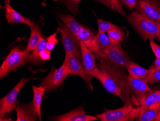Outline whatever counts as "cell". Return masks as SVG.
Segmentation results:
<instances>
[{
  "label": "cell",
  "mask_w": 160,
  "mask_h": 121,
  "mask_svg": "<svg viewBox=\"0 0 160 121\" xmlns=\"http://www.w3.org/2000/svg\"><path fill=\"white\" fill-rule=\"evenodd\" d=\"M109 39L111 41V44H120V42L123 41V37L124 34L123 33L121 28L118 29L112 30L107 32Z\"/></svg>",
  "instance_id": "cell-26"
},
{
  "label": "cell",
  "mask_w": 160,
  "mask_h": 121,
  "mask_svg": "<svg viewBox=\"0 0 160 121\" xmlns=\"http://www.w3.org/2000/svg\"><path fill=\"white\" fill-rule=\"evenodd\" d=\"M82 0H63L65 5L68 9L74 14H76L79 11V3Z\"/></svg>",
  "instance_id": "cell-29"
},
{
  "label": "cell",
  "mask_w": 160,
  "mask_h": 121,
  "mask_svg": "<svg viewBox=\"0 0 160 121\" xmlns=\"http://www.w3.org/2000/svg\"><path fill=\"white\" fill-rule=\"evenodd\" d=\"M69 75L67 68L64 63L58 69H56L53 66L50 73L42 81L41 86L44 87L45 91H52L62 85Z\"/></svg>",
  "instance_id": "cell-7"
},
{
  "label": "cell",
  "mask_w": 160,
  "mask_h": 121,
  "mask_svg": "<svg viewBox=\"0 0 160 121\" xmlns=\"http://www.w3.org/2000/svg\"><path fill=\"white\" fill-rule=\"evenodd\" d=\"M154 121H160V111L154 119Z\"/></svg>",
  "instance_id": "cell-36"
},
{
  "label": "cell",
  "mask_w": 160,
  "mask_h": 121,
  "mask_svg": "<svg viewBox=\"0 0 160 121\" xmlns=\"http://www.w3.org/2000/svg\"><path fill=\"white\" fill-rule=\"evenodd\" d=\"M63 63L66 66L69 74L79 76L86 82L90 88L93 90V87L89 82L86 73L84 72L83 67L79 59L70 53H65V58Z\"/></svg>",
  "instance_id": "cell-10"
},
{
  "label": "cell",
  "mask_w": 160,
  "mask_h": 121,
  "mask_svg": "<svg viewBox=\"0 0 160 121\" xmlns=\"http://www.w3.org/2000/svg\"><path fill=\"white\" fill-rule=\"evenodd\" d=\"M150 46L156 58L160 57V47L153 40H150Z\"/></svg>",
  "instance_id": "cell-32"
},
{
  "label": "cell",
  "mask_w": 160,
  "mask_h": 121,
  "mask_svg": "<svg viewBox=\"0 0 160 121\" xmlns=\"http://www.w3.org/2000/svg\"><path fill=\"white\" fill-rule=\"evenodd\" d=\"M126 68L129 76L138 79H144L147 76L149 72V69L144 68L130 60L127 65Z\"/></svg>",
  "instance_id": "cell-17"
},
{
  "label": "cell",
  "mask_w": 160,
  "mask_h": 121,
  "mask_svg": "<svg viewBox=\"0 0 160 121\" xmlns=\"http://www.w3.org/2000/svg\"><path fill=\"white\" fill-rule=\"evenodd\" d=\"M95 35L89 28L83 27L77 36L80 42H82L87 47L92 51V45Z\"/></svg>",
  "instance_id": "cell-21"
},
{
  "label": "cell",
  "mask_w": 160,
  "mask_h": 121,
  "mask_svg": "<svg viewBox=\"0 0 160 121\" xmlns=\"http://www.w3.org/2000/svg\"><path fill=\"white\" fill-rule=\"evenodd\" d=\"M83 106L63 115L55 116L54 121H93L99 120L97 117L86 115Z\"/></svg>",
  "instance_id": "cell-13"
},
{
  "label": "cell",
  "mask_w": 160,
  "mask_h": 121,
  "mask_svg": "<svg viewBox=\"0 0 160 121\" xmlns=\"http://www.w3.org/2000/svg\"><path fill=\"white\" fill-rule=\"evenodd\" d=\"M59 32H60V30L58 27L57 28L56 32L49 36L47 39V49H48L50 51L52 50L54 48L56 44L59 43V41L56 38L57 35L58 33H59Z\"/></svg>",
  "instance_id": "cell-30"
},
{
  "label": "cell",
  "mask_w": 160,
  "mask_h": 121,
  "mask_svg": "<svg viewBox=\"0 0 160 121\" xmlns=\"http://www.w3.org/2000/svg\"><path fill=\"white\" fill-rule=\"evenodd\" d=\"M159 90H152L146 92L139 101L140 108H145L150 107L155 102Z\"/></svg>",
  "instance_id": "cell-23"
},
{
  "label": "cell",
  "mask_w": 160,
  "mask_h": 121,
  "mask_svg": "<svg viewBox=\"0 0 160 121\" xmlns=\"http://www.w3.org/2000/svg\"><path fill=\"white\" fill-rule=\"evenodd\" d=\"M31 78H22L7 95L0 100V120L5 121V117L17 108V98L21 89Z\"/></svg>",
  "instance_id": "cell-4"
},
{
  "label": "cell",
  "mask_w": 160,
  "mask_h": 121,
  "mask_svg": "<svg viewBox=\"0 0 160 121\" xmlns=\"http://www.w3.org/2000/svg\"><path fill=\"white\" fill-rule=\"evenodd\" d=\"M55 1H59V0H54Z\"/></svg>",
  "instance_id": "cell-38"
},
{
  "label": "cell",
  "mask_w": 160,
  "mask_h": 121,
  "mask_svg": "<svg viewBox=\"0 0 160 121\" xmlns=\"http://www.w3.org/2000/svg\"><path fill=\"white\" fill-rule=\"evenodd\" d=\"M59 28L65 53H70L79 60H82L81 47L77 38L64 24L60 23Z\"/></svg>",
  "instance_id": "cell-5"
},
{
  "label": "cell",
  "mask_w": 160,
  "mask_h": 121,
  "mask_svg": "<svg viewBox=\"0 0 160 121\" xmlns=\"http://www.w3.org/2000/svg\"><path fill=\"white\" fill-rule=\"evenodd\" d=\"M138 5V12L160 24V0H139Z\"/></svg>",
  "instance_id": "cell-9"
},
{
  "label": "cell",
  "mask_w": 160,
  "mask_h": 121,
  "mask_svg": "<svg viewBox=\"0 0 160 121\" xmlns=\"http://www.w3.org/2000/svg\"><path fill=\"white\" fill-rule=\"evenodd\" d=\"M98 32L106 33L112 30L118 29L120 28V27L114 25L111 22L101 19H98Z\"/></svg>",
  "instance_id": "cell-27"
},
{
  "label": "cell",
  "mask_w": 160,
  "mask_h": 121,
  "mask_svg": "<svg viewBox=\"0 0 160 121\" xmlns=\"http://www.w3.org/2000/svg\"><path fill=\"white\" fill-rule=\"evenodd\" d=\"M5 1H8V0H5Z\"/></svg>",
  "instance_id": "cell-39"
},
{
  "label": "cell",
  "mask_w": 160,
  "mask_h": 121,
  "mask_svg": "<svg viewBox=\"0 0 160 121\" xmlns=\"http://www.w3.org/2000/svg\"><path fill=\"white\" fill-rule=\"evenodd\" d=\"M144 79L148 84H154L160 82V69L155 68L149 69V73Z\"/></svg>",
  "instance_id": "cell-28"
},
{
  "label": "cell",
  "mask_w": 160,
  "mask_h": 121,
  "mask_svg": "<svg viewBox=\"0 0 160 121\" xmlns=\"http://www.w3.org/2000/svg\"><path fill=\"white\" fill-rule=\"evenodd\" d=\"M99 2L106 5L108 8L118 13L123 16L126 15V13L123 8L119 0H97Z\"/></svg>",
  "instance_id": "cell-25"
},
{
  "label": "cell",
  "mask_w": 160,
  "mask_h": 121,
  "mask_svg": "<svg viewBox=\"0 0 160 121\" xmlns=\"http://www.w3.org/2000/svg\"><path fill=\"white\" fill-rule=\"evenodd\" d=\"M60 19L71 32L77 37V35L82 30L83 26L77 22L75 19L71 15H61Z\"/></svg>",
  "instance_id": "cell-18"
},
{
  "label": "cell",
  "mask_w": 160,
  "mask_h": 121,
  "mask_svg": "<svg viewBox=\"0 0 160 121\" xmlns=\"http://www.w3.org/2000/svg\"><path fill=\"white\" fill-rule=\"evenodd\" d=\"M80 44L81 47L82 67L86 73L89 82L91 84L92 78L93 77L92 73L95 69L98 67L96 64V56L83 43L80 42Z\"/></svg>",
  "instance_id": "cell-12"
},
{
  "label": "cell",
  "mask_w": 160,
  "mask_h": 121,
  "mask_svg": "<svg viewBox=\"0 0 160 121\" xmlns=\"http://www.w3.org/2000/svg\"><path fill=\"white\" fill-rule=\"evenodd\" d=\"M130 59L121 47V44H112L107 56L102 58L100 63L109 66L112 65L116 68H123L126 67Z\"/></svg>",
  "instance_id": "cell-6"
},
{
  "label": "cell",
  "mask_w": 160,
  "mask_h": 121,
  "mask_svg": "<svg viewBox=\"0 0 160 121\" xmlns=\"http://www.w3.org/2000/svg\"><path fill=\"white\" fill-rule=\"evenodd\" d=\"M128 19L144 41L158 38L160 34V24L146 18L138 11H133Z\"/></svg>",
  "instance_id": "cell-1"
},
{
  "label": "cell",
  "mask_w": 160,
  "mask_h": 121,
  "mask_svg": "<svg viewBox=\"0 0 160 121\" xmlns=\"http://www.w3.org/2000/svg\"><path fill=\"white\" fill-rule=\"evenodd\" d=\"M33 94H34V98H33V103L34 108L36 110V113L39 118L40 121H42L41 114V105L42 102V96L45 91V89L43 86H40L39 87L32 85Z\"/></svg>",
  "instance_id": "cell-20"
},
{
  "label": "cell",
  "mask_w": 160,
  "mask_h": 121,
  "mask_svg": "<svg viewBox=\"0 0 160 121\" xmlns=\"http://www.w3.org/2000/svg\"><path fill=\"white\" fill-rule=\"evenodd\" d=\"M112 46L108 35L105 33L98 32L93 40L92 52L96 58L102 59L107 56Z\"/></svg>",
  "instance_id": "cell-11"
},
{
  "label": "cell",
  "mask_w": 160,
  "mask_h": 121,
  "mask_svg": "<svg viewBox=\"0 0 160 121\" xmlns=\"http://www.w3.org/2000/svg\"><path fill=\"white\" fill-rule=\"evenodd\" d=\"M160 111V108L154 109H151L150 107L140 108V113L136 120L139 121H154Z\"/></svg>",
  "instance_id": "cell-24"
},
{
  "label": "cell",
  "mask_w": 160,
  "mask_h": 121,
  "mask_svg": "<svg viewBox=\"0 0 160 121\" xmlns=\"http://www.w3.org/2000/svg\"><path fill=\"white\" fill-rule=\"evenodd\" d=\"M46 49H47V41L42 37L36 48L29 55V62L34 64H38L40 62L41 59L39 57V54L42 51Z\"/></svg>",
  "instance_id": "cell-22"
},
{
  "label": "cell",
  "mask_w": 160,
  "mask_h": 121,
  "mask_svg": "<svg viewBox=\"0 0 160 121\" xmlns=\"http://www.w3.org/2000/svg\"><path fill=\"white\" fill-rule=\"evenodd\" d=\"M50 55L51 53L50 51L48 49L45 50L44 51H42L39 54V57L42 61H45V60H48L50 59Z\"/></svg>",
  "instance_id": "cell-33"
},
{
  "label": "cell",
  "mask_w": 160,
  "mask_h": 121,
  "mask_svg": "<svg viewBox=\"0 0 160 121\" xmlns=\"http://www.w3.org/2000/svg\"><path fill=\"white\" fill-rule=\"evenodd\" d=\"M127 80L129 87L133 91L139 102L146 92L152 90L144 78L138 79L128 75L127 77Z\"/></svg>",
  "instance_id": "cell-15"
},
{
  "label": "cell",
  "mask_w": 160,
  "mask_h": 121,
  "mask_svg": "<svg viewBox=\"0 0 160 121\" xmlns=\"http://www.w3.org/2000/svg\"><path fill=\"white\" fill-rule=\"evenodd\" d=\"M150 108H151V109H154L160 108V91H159V93H158V95H157L156 102L152 105L150 107Z\"/></svg>",
  "instance_id": "cell-34"
},
{
  "label": "cell",
  "mask_w": 160,
  "mask_h": 121,
  "mask_svg": "<svg viewBox=\"0 0 160 121\" xmlns=\"http://www.w3.org/2000/svg\"><path fill=\"white\" fill-rule=\"evenodd\" d=\"M157 39H158V40L160 41V34H159V36H158V38Z\"/></svg>",
  "instance_id": "cell-37"
},
{
  "label": "cell",
  "mask_w": 160,
  "mask_h": 121,
  "mask_svg": "<svg viewBox=\"0 0 160 121\" xmlns=\"http://www.w3.org/2000/svg\"><path fill=\"white\" fill-rule=\"evenodd\" d=\"M17 121H37L38 116L33 105V102L27 104L17 102Z\"/></svg>",
  "instance_id": "cell-14"
},
{
  "label": "cell",
  "mask_w": 160,
  "mask_h": 121,
  "mask_svg": "<svg viewBox=\"0 0 160 121\" xmlns=\"http://www.w3.org/2000/svg\"><path fill=\"white\" fill-rule=\"evenodd\" d=\"M119 1L126 6L127 8L130 10H132L135 8L138 3V0H119Z\"/></svg>",
  "instance_id": "cell-31"
},
{
  "label": "cell",
  "mask_w": 160,
  "mask_h": 121,
  "mask_svg": "<svg viewBox=\"0 0 160 121\" xmlns=\"http://www.w3.org/2000/svg\"><path fill=\"white\" fill-rule=\"evenodd\" d=\"M31 35L26 49L27 52L33 51L36 48L42 37L41 30L38 25H35L34 27L31 28Z\"/></svg>",
  "instance_id": "cell-19"
},
{
  "label": "cell",
  "mask_w": 160,
  "mask_h": 121,
  "mask_svg": "<svg viewBox=\"0 0 160 121\" xmlns=\"http://www.w3.org/2000/svg\"><path fill=\"white\" fill-rule=\"evenodd\" d=\"M140 112V107L134 108L130 103L124 106L115 109H105L104 113L96 115L101 121H131L137 118Z\"/></svg>",
  "instance_id": "cell-3"
},
{
  "label": "cell",
  "mask_w": 160,
  "mask_h": 121,
  "mask_svg": "<svg viewBox=\"0 0 160 121\" xmlns=\"http://www.w3.org/2000/svg\"><path fill=\"white\" fill-rule=\"evenodd\" d=\"M92 76L99 80L109 93L113 95L121 97V88L118 81L114 75L99 69L97 67L93 71Z\"/></svg>",
  "instance_id": "cell-8"
},
{
  "label": "cell",
  "mask_w": 160,
  "mask_h": 121,
  "mask_svg": "<svg viewBox=\"0 0 160 121\" xmlns=\"http://www.w3.org/2000/svg\"><path fill=\"white\" fill-rule=\"evenodd\" d=\"M4 8L8 24L23 23L29 26L30 28L35 26V24L32 21L20 14L18 12L13 9L9 3H6Z\"/></svg>",
  "instance_id": "cell-16"
},
{
  "label": "cell",
  "mask_w": 160,
  "mask_h": 121,
  "mask_svg": "<svg viewBox=\"0 0 160 121\" xmlns=\"http://www.w3.org/2000/svg\"><path fill=\"white\" fill-rule=\"evenodd\" d=\"M154 68L160 69V57L156 58L154 62Z\"/></svg>",
  "instance_id": "cell-35"
},
{
  "label": "cell",
  "mask_w": 160,
  "mask_h": 121,
  "mask_svg": "<svg viewBox=\"0 0 160 121\" xmlns=\"http://www.w3.org/2000/svg\"><path fill=\"white\" fill-rule=\"evenodd\" d=\"M31 52L20 49L19 47H14L6 57L0 68V79H3L12 70L29 62V57Z\"/></svg>",
  "instance_id": "cell-2"
}]
</instances>
